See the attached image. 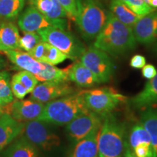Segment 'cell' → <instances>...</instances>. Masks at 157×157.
I'll return each instance as SVG.
<instances>
[{
  "instance_id": "obj_1",
  "label": "cell",
  "mask_w": 157,
  "mask_h": 157,
  "mask_svg": "<svg viewBox=\"0 0 157 157\" xmlns=\"http://www.w3.org/2000/svg\"><path fill=\"white\" fill-rule=\"evenodd\" d=\"M132 28L119 21L110 12L105 25L95 39L93 46L113 56L124 54L136 48Z\"/></svg>"
},
{
  "instance_id": "obj_2",
  "label": "cell",
  "mask_w": 157,
  "mask_h": 157,
  "mask_svg": "<svg viewBox=\"0 0 157 157\" xmlns=\"http://www.w3.org/2000/svg\"><path fill=\"white\" fill-rule=\"evenodd\" d=\"M87 111L79 92H77L45 103L43 112L37 120L63 126Z\"/></svg>"
},
{
  "instance_id": "obj_3",
  "label": "cell",
  "mask_w": 157,
  "mask_h": 157,
  "mask_svg": "<svg viewBox=\"0 0 157 157\" xmlns=\"http://www.w3.org/2000/svg\"><path fill=\"white\" fill-rule=\"evenodd\" d=\"M126 125L112 113L103 118L99 132V157H123L126 145Z\"/></svg>"
},
{
  "instance_id": "obj_4",
  "label": "cell",
  "mask_w": 157,
  "mask_h": 157,
  "mask_svg": "<svg viewBox=\"0 0 157 157\" xmlns=\"http://www.w3.org/2000/svg\"><path fill=\"white\" fill-rule=\"evenodd\" d=\"M110 12L98 0H77L75 22L86 41L95 39L106 23Z\"/></svg>"
},
{
  "instance_id": "obj_5",
  "label": "cell",
  "mask_w": 157,
  "mask_h": 157,
  "mask_svg": "<svg viewBox=\"0 0 157 157\" xmlns=\"http://www.w3.org/2000/svg\"><path fill=\"white\" fill-rule=\"evenodd\" d=\"M85 107L89 111L104 117L112 111L126 98L111 87L95 88L79 91Z\"/></svg>"
},
{
  "instance_id": "obj_6",
  "label": "cell",
  "mask_w": 157,
  "mask_h": 157,
  "mask_svg": "<svg viewBox=\"0 0 157 157\" xmlns=\"http://www.w3.org/2000/svg\"><path fill=\"white\" fill-rule=\"evenodd\" d=\"M37 33L42 41L58 49L73 60H78L87 49L79 39L63 29L49 27L38 31Z\"/></svg>"
},
{
  "instance_id": "obj_7",
  "label": "cell",
  "mask_w": 157,
  "mask_h": 157,
  "mask_svg": "<svg viewBox=\"0 0 157 157\" xmlns=\"http://www.w3.org/2000/svg\"><path fill=\"white\" fill-rule=\"evenodd\" d=\"M78 60L91 71L100 83H106L112 78L114 72V64L108 53L90 46Z\"/></svg>"
},
{
  "instance_id": "obj_8",
  "label": "cell",
  "mask_w": 157,
  "mask_h": 157,
  "mask_svg": "<svg viewBox=\"0 0 157 157\" xmlns=\"http://www.w3.org/2000/svg\"><path fill=\"white\" fill-rule=\"evenodd\" d=\"M21 135L39 149L44 151L54 150L60 145V137L49 129L42 121L33 120L25 122Z\"/></svg>"
},
{
  "instance_id": "obj_9",
  "label": "cell",
  "mask_w": 157,
  "mask_h": 157,
  "mask_svg": "<svg viewBox=\"0 0 157 157\" xmlns=\"http://www.w3.org/2000/svg\"><path fill=\"white\" fill-rule=\"evenodd\" d=\"M17 25L23 32H37L49 27H55L63 30L68 29L66 19L50 18L31 5L19 15Z\"/></svg>"
},
{
  "instance_id": "obj_10",
  "label": "cell",
  "mask_w": 157,
  "mask_h": 157,
  "mask_svg": "<svg viewBox=\"0 0 157 157\" xmlns=\"http://www.w3.org/2000/svg\"><path fill=\"white\" fill-rule=\"evenodd\" d=\"M103 118L91 111L82 113L66 124V132L72 143H76L93 132L96 129L101 128Z\"/></svg>"
},
{
  "instance_id": "obj_11",
  "label": "cell",
  "mask_w": 157,
  "mask_h": 157,
  "mask_svg": "<svg viewBox=\"0 0 157 157\" xmlns=\"http://www.w3.org/2000/svg\"><path fill=\"white\" fill-rule=\"evenodd\" d=\"M78 90L66 82H44L38 84L31 93L30 99L47 103L57 98L77 93Z\"/></svg>"
},
{
  "instance_id": "obj_12",
  "label": "cell",
  "mask_w": 157,
  "mask_h": 157,
  "mask_svg": "<svg viewBox=\"0 0 157 157\" xmlns=\"http://www.w3.org/2000/svg\"><path fill=\"white\" fill-rule=\"evenodd\" d=\"M44 103L33 100L13 101L5 106V113H8L18 121L37 120L43 112Z\"/></svg>"
},
{
  "instance_id": "obj_13",
  "label": "cell",
  "mask_w": 157,
  "mask_h": 157,
  "mask_svg": "<svg viewBox=\"0 0 157 157\" xmlns=\"http://www.w3.org/2000/svg\"><path fill=\"white\" fill-rule=\"evenodd\" d=\"M137 42L151 44L157 39V10L139 17L132 27Z\"/></svg>"
},
{
  "instance_id": "obj_14",
  "label": "cell",
  "mask_w": 157,
  "mask_h": 157,
  "mask_svg": "<svg viewBox=\"0 0 157 157\" xmlns=\"http://www.w3.org/2000/svg\"><path fill=\"white\" fill-rule=\"evenodd\" d=\"M65 70L67 74L68 81L74 82L79 87L90 88L101 84L91 71L79 60H76L74 63L65 68Z\"/></svg>"
},
{
  "instance_id": "obj_15",
  "label": "cell",
  "mask_w": 157,
  "mask_h": 157,
  "mask_svg": "<svg viewBox=\"0 0 157 157\" xmlns=\"http://www.w3.org/2000/svg\"><path fill=\"white\" fill-rule=\"evenodd\" d=\"M25 122L15 120L8 113L0 116V151L21 135Z\"/></svg>"
},
{
  "instance_id": "obj_16",
  "label": "cell",
  "mask_w": 157,
  "mask_h": 157,
  "mask_svg": "<svg viewBox=\"0 0 157 157\" xmlns=\"http://www.w3.org/2000/svg\"><path fill=\"white\" fill-rule=\"evenodd\" d=\"M101 128L95 129L86 137L74 143L67 157H99L98 140Z\"/></svg>"
},
{
  "instance_id": "obj_17",
  "label": "cell",
  "mask_w": 157,
  "mask_h": 157,
  "mask_svg": "<svg viewBox=\"0 0 157 157\" xmlns=\"http://www.w3.org/2000/svg\"><path fill=\"white\" fill-rule=\"evenodd\" d=\"M129 102L131 107L141 111L157 105V73L149 79L142 91L130 98Z\"/></svg>"
},
{
  "instance_id": "obj_18",
  "label": "cell",
  "mask_w": 157,
  "mask_h": 157,
  "mask_svg": "<svg viewBox=\"0 0 157 157\" xmlns=\"http://www.w3.org/2000/svg\"><path fill=\"white\" fill-rule=\"evenodd\" d=\"M4 52L9 60L21 70L31 72L35 75L42 69V62L36 60L28 52H23L18 49L6 50Z\"/></svg>"
},
{
  "instance_id": "obj_19",
  "label": "cell",
  "mask_w": 157,
  "mask_h": 157,
  "mask_svg": "<svg viewBox=\"0 0 157 157\" xmlns=\"http://www.w3.org/2000/svg\"><path fill=\"white\" fill-rule=\"evenodd\" d=\"M2 157H40L39 148L23 137L13 142Z\"/></svg>"
},
{
  "instance_id": "obj_20",
  "label": "cell",
  "mask_w": 157,
  "mask_h": 157,
  "mask_svg": "<svg viewBox=\"0 0 157 157\" xmlns=\"http://www.w3.org/2000/svg\"><path fill=\"white\" fill-rule=\"evenodd\" d=\"M21 38L17 27L14 23H0V51L18 49Z\"/></svg>"
},
{
  "instance_id": "obj_21",
  "label": "cell",
  "mask_w": 157,
  "mask_h": 157,
  "mask_svg": "<svg viewBox=\"0 0 157 157\" xmlns=\"http://www.w3.org/2000/svg\"><path fill=\"white\" fill-rule=\"evenodd\" d=\"M140 122L151 137L154 157H157V108L153 106L142 110Z\"/></svg>"
},
{
  "instance_id": "obj_22",
  "label": "cell",
  "mask_w": 157,
  "mask_h": 157,
  "mask_svg": "<svg viewBox=\"0 0 157 157\" xmlns=\"http://www.w3.org/2000/svg\"><path fill=\"white\" fill-rule=\"evenodd\" d=\"M29 3L45 16L50 18H65L68 17L58 0H29Z\"/></svg>"
},
{
  "instance_id": "obj_23",
  "label": "cell",
  "mask_w": 157,
  "mask_h": 157,
  "mask_svg": "<svg viewBox=\"0 0 157 157\" xmlns=\"http://www.w3.org/2000/svg\"><path fill=\"white\" fill-rule=\"evenodd\" d=\"M109 7L110 12L113 16L131 28L140 17L121 0H111Z\"/></svg>"
},
{
  "instance_id": "obj_24",
  "label": "cell",
  "mask_w": 157,
  "mask_h": 157,
  "mask_svg": "<svg viewBox=\"0 0 157 157\" xmlns=\"http://www.w3.org/2000/svg\"><path fill=\"white\" fill-rule=\"evenodd\" d=\"M43 68L35 76L39 82H66L68 81L66 70L56 66L42 62ZM69 82V81H68Z\"/></svg>"
},
{
  "instance_id": "obj_25",
  "label": "cell",
  "mask_w": 157,
  "mask_h": 157,
  "mask_svg": "<svg viewBox=\"0 0 157 157\" xmlns=\"http://www.w3.org/2000/svg\"><path fill=\"white\" fill-rule=\"evenodd\" d=\"M25 0H0V19L12 21L19 16Z\"/></svg>"
},
{
  "instance_id": "obj_26",
  "label": "cell",
  "mask_w": 157,
  "mask_h": 157,
  "mask_svg": "<svg viewBox=\"0 0 157 157\" xmlns=\"http://www.w3.org/2000/svg\"><path fill=\"white\" fill-rule=\"evenodd\" d=\"M11 76L9 72L0 71V105L5 106L14 101L11 90Z\"/></svg>"
},
{
  "instance_id": "obj_27",
  "label": "cell",
  "mask_w": 157,
  "mask_h": 157,
  "mask_svg": "<svg viewBox=\"0 0 157 157\" xmlns=\"http://www.w3.org/2000/svg\"><path fill=\"white\" fill-rule=\"evenodd\" d=\"M131 149L141 143H151L148 133L140 122L135 124L129 131L128 139H127Z\"/></svg>"
},
{
  "instance_id": "obj_28",
  "label": "cell",
  "mask_w": 157,
  "mask_h": 157,
  "mask_svg": "<svg viewBox=\"0 0 157 157\" xmlns=\"http://www.w3.org/2000/svg\"><path fill=\"white\" fill-rule=\"evenodd\" d=\"M66 59H69L68 57L60 51L58 49L52 46L48 43H47V49L45 52L44 58L43 59L44 63H47L50 65L56 66L59 63H61Z\"/></svg>"
},
{
  "instance_id": "obj_29",
  "label": "cell",
  "mask_w": 157,
  "mask_h": 157,
  "mask_svg": "<svg viewBox=\"0 0 157 157\" xmlns=\"http://www.w3.org/2000/svg\"><path fill=\"white\" fill-rule=\"evenodd\" d=\"M42 41V38L37 32H24L23 36L20 38L18 49L29 52Z\"/></svg>"
},
{
  "instance_id": "obj_30",
  "label": "cell",
  "mask_w": 157,
  "mask_h": 157,
  "mask_svg": "<svg viewBox=\"0 0 157 157\" xmlns=\"http://www.w3.org/2000/svg\"><path fill=\"white\" fill-rule=\"evenodd\" d=\"M13 79L16 80L24 86L29 93H31L38 84L39 81L37 80L34 74L26 71H21L13 75Z\"/></svg>"
},
{
  "instance_id": "obj_31",
  "label": "cell",
  "mask_w": 157,
  "mask_h": 157,
  "mask_svg": "<svg viewBox=\"0 0 157 157\" xmlns=\"http://www.w3.org/2000/svg\"><path fill=\"white\" fill-rule=\"evenodd\" d=\"M121 1L123 2L127 7L140 17L154 10V8L149 6L145 2V0H121Z\"/></svg>"
},
{
  "instance_id": "obj_32",
  "label": "cell",
  "mask_w": 157,
  "mask_h": 157,
  "mask_svg": "<svg viewBox=\"0 0 157 157\" xmlns=\"http://www.w3.org/2000/svg\"><path fill=\"white\" fill-rule=\"evenodd\" d=\"M58 2L66 11L67 16L74 21L77 13V0H58Z\"/></svg>"
},
{
  "instance_id": "obj_33",
  "label": "cell",
  "mask_w": 157,
  "mask_h": 157,
  "mask_svg": "<svg viewBox=\"0 0 157 157\" xmlns=\"http://www.w3.org/2000/svg\"><path fill=\"white\" fill-rule=\"evenodd\" d=\"M47 49V42L42 41L28 53L39 62H42Z\"/></svg>"
},
{
  "instance_id": "obj_34",
  "label": "cell",
  "mask_w": 157,
  "mask_h": 157,
  "mask_svg": "<svg viewBox=\"0 0 157 157\" xmlns=\"http://www.w3.org/2000/svg\"><path fill=\"white\" fill-rule=\"evenodd\" d=\"M10 84L12 92H13V95L15 98H18V99H23L26 96L27 94L29 93L24 86L22 84L20 83L19 82L16 81V80L12 78Z\"/></svg>"
},
{
  "instance_id": "obj_35",
  "label": "cell",
  "mask_w": 157,
  "mask_h": 157,
  "mask_svg": "<svg viewBox=\"0 0 157 157\" xmlns=\"http://www.w3.org/2000/svg\"><path fill=\"white\" fill-rule=\"evenodd\" d=\"M146 63V58L140 55H135L130 60L131 67L134 68H142Z\"/></svg>"
},
{
  "instance_id": "obj_36",
  "label": "cell",
  "mask_w": 157,
  "mask_h": 157,
  "mask_svg": "<svg viewBox=\"0 0 157 157\" xmlns=\"http://www.w3.org/2000/svg\"><path fill=\"white\" fill-rule=\"evenodd\" d=\"M142 68L143 76L144 78H148V79H151V78L154 77L157 73L156 68L151 64H146Z\"/></svg>"
},
{
  "instance_id": "obj_37",
  "label": "cell",
  "mask_w": 157,
  "mask_h": 157,
  "mask_svg": "<svg viewBox=\"0 0 157 157\" xmlns=\"http://www.w3.org/2000/svg\"><path fill=\"white\" fill-rule=\"evenodd\" d=\"M123 157H136L135 156V154H133L132 149L129 147L128 143H127V140L126 142V145H125V149L124 152Z\"/></svg>"
},
{
  "instance_id": "obj_38",
  "label": "cell",
  "mask_w": 157,
  "mask_h": 157,
  "mask_svg": "<svg viewBox=\"0 0 157 157\" xmlns=\"http://www.w3.org/2000/svg\"><path fill=\"white\" fill-rule=\"evenodd\" d=\"M145 2H146L149 6L152 7L153 8H156V7H157V0H145Z\"/></svg>"
},
{
  "instance_id": "obj_39",
  "label": "cell",
  "mask_w": 157,
  "mask_h": 157,
  "mask_svg": "<svg viewBox=\"0 0 157 157\" xmlns=\"http://www.w3.org/2000/svg\"><path fill=\"white\" fill-rule=\"evenodd\" d=\"M6 65H7V63H6L5 59L2 58V57H0V70L3 69L4 68H5Z\"/></svg>"
},
{
  "instance_id": "obj_40",
  "label": "cell",
  "mask_w": 157,
  "mask_h": 157,
  "mask_svg": "<svg viewBox=\"0 0 157 157\" xmlns=\"http://www.w3.org/2000/svg\"><path fill=\"white\" fill-rule=\"evenodd\" d=\"M154 51L155 52V53L157 54V39L156 40V42H155V44L154 47Z\"/></svg>"
},
{
  "instance_id": "obj_41",
  "label": "cell",
  "mask_w": 157,
  "mask_h": 157,
  "mask_svg": "<svg viewBox=\"0 0 157 157\" xmlns=\"http://www.w3.org/2000/svg\"><path fill=\"white\" fill-rule=\"evenodd\" d=\"M0 111H2L3 113H5V106H2V105H0Z\"/></svg>"
},
{
  "instance_id": "obj_42",
  "label": "cell",
  "mask_w": 157,
  "mask_h": 157,
  "mask_svg": "<svg viewBox=\"0 0 157 157\" xmlns=\"http://www.w3.org/2000/svg\"><path fill=\"white\" fill-rule=\"evenodd\" d=\"M2 113H2V111H0V116H1L2 114Z\"/></svg>"
},
{
  "instance_id": "obj_43",
  "label": "cell",
  "mask_w": 157,
  "mask_h": 157,
  "mask_svg": "<svg viewBox=\"0 0 157 157\" xmlns=\"http://www.w3.org/2000/svg\"><path fill=\"white\" fill-rule=\"evenodd\" d=\"M0 52H1V51H0Z\"/></svg>"
}]
</instances>
